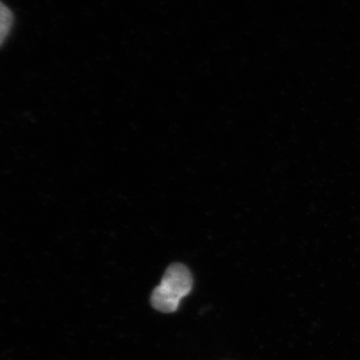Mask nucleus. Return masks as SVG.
Returning <instances> with one entry per match:
<instances>
[{
  "mask_svg": "<svg viewBox=\"0 0 360 360\" xmlns=\"http://www.w3.org/2000/svg\"><path fill=\"white\" fill-rule=\"evenodd\" d=\"M193 276L186 265H170L151 293L150 303L153 309L163 314H172L179 309L180 300L193 290Z\"/></svg>",
  "mask_w": 360,
  "mask_h": 360,
  "instance_id": "nucleus-1",
  "label": "nucleus"
},
{
  "mask_svg": "<svg viewBox=\"0 0 360 360\" xmlns=\"http://www.w3.org/2000/svg\"><path fill=\"white\" fill-rule=\"evenodd\" d=\"M13 23V14L8 7L0 1V46L11 32Z\"/></svg>",
  "mask_w": 360,
  "mask_h": 360,
  "instance_id": "nucleus-2",
  "label": "nucleus"
}]
</instances>
